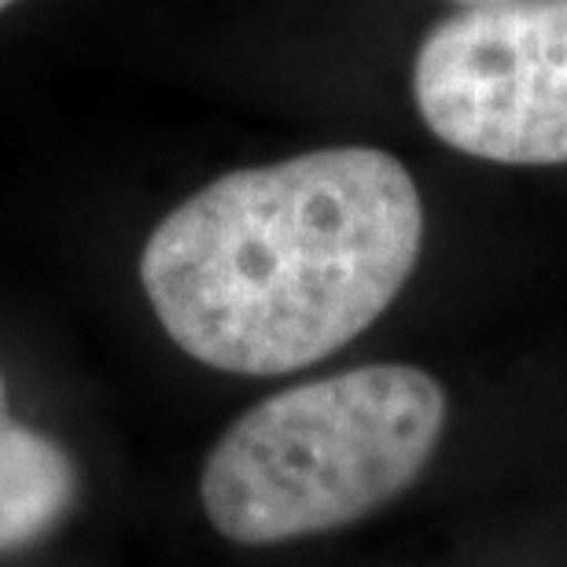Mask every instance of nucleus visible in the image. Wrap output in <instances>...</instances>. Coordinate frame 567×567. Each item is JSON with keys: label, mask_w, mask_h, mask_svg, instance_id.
Listing matches in <instances>:
<instances>
[{"label": "nucleus", "mask_w": 567, "mask_h": 567, "mask_svg": "<svg viewBox=\"0 0 567 567\" xmlns=\"http://www.w3.org/2000/svg\"><path fill=\"white\" fill-rule=\"evenodd\" d=\"M421 244L410 169L347 144L210 181L155 225L141 280L188 358L284 377L365 332L413 277Z\"/></svg>", "instance_id": "obj_1"}, {"label": "nucleus", "mask_w": 567, "mask_h": 567, "mask_svg": "<svg viewBox=\"0 0 567 567\" xmlns=\"http://www.w3.org/2000/svg\"><path fill=\"white\" fill-rule=\"evenodd\" d=\"M74 497L71 457L52 439L11 421L0 377V549L41 538Z\"/></svg>", "instance_id": "obj_4"}, {"label": "nucleus", "mask_w": 567, "mask_h": 567, "mask_svg": "<svg viewBox=\"0 0 567 567\" xmlns=\"http://www.w3.org/2000/svg\"><path fill=\"white\" fill-rule=\"evenodd\" d=\"M11 4H16V0H0V11H4V8H11Z\"/></svg>", "instance_id": "obj_6"}, {"label": "nucleus", "mask_w": 567, "mask_h": 567, "mask_svg": "<svg viewBox=\"0 0 567 567\" xmlns=\"http://www.w3.org/2000/svg\"><path fill=\"white\" fill-rule=\"evenodd\" d=\"M446 391L416 365H361L247 410L203 464V508L236 546L324 535L377 513L427 468Z\"/></svg>", "instance_id": "obj_2"}, {"label": "nucleus", "mask_w": 567, "mask_h": 567, "mask_svg": "<svg viewBox=\"0 0 567 567\" xmlns=\"http://www.w3.org/2000/svg\"><path fill=\"white\" fill-rule=\"evenodd\" d=\"M424 126L461 155L567 166V0L461 8L413 60Z\"/></svg>", "instance_id": "obj_3"}, {"label": "nucleus", "mask_w": 567, "mask_h": 567, "mask_svg": "<svg viewBox=\"0 0 567 567\" xmlns=\"http://www.w3.org/2000/svg\"><path fill=\"white\" fill-rule=\"evenodd\" d=\"M457 8H491V4H519V0H450Z\"/></svg>", "instance_id": "obj_5"}]
</instances>
